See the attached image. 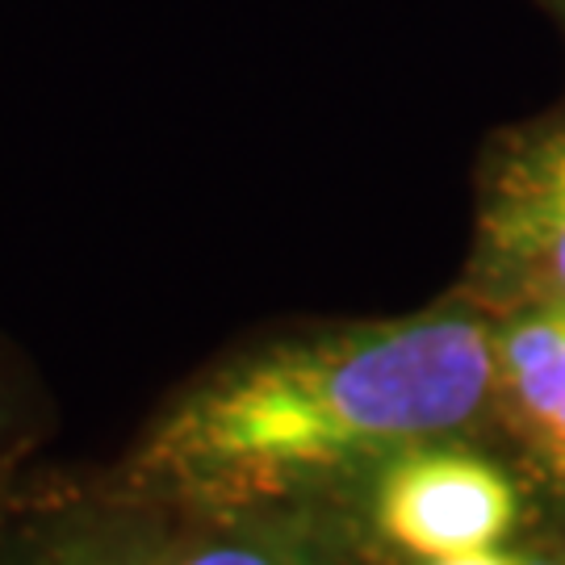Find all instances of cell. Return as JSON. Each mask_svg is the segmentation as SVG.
<instances>
[{
    "instance_id": "7",
    "label": "cell",
    "mask_w": 565,
    "mask_h": 565,
    "mask_svg": "<svg viewBox=\"0 0 565 565\" xmlns=\"http://www.w3.org/2000/svg\"><path fill=\"white\" fill-rule=\"evenodd\" d=\"M55 431V403L34 364L0 335V486L42 461Z\"/></svg>"
},
{
    "instance_id": "10",
    "label": "cell",
    "mask_w": 565,
    "mask_h": 565,
    "mask_svg": "<svg viewBox=\"0 0 565 565\" xmlns=\"http://www.w3.org/2000/svg\"><path fill=\"white\" fill-rule=\"evenodd\" d=\"M524 565H565V562H557V557H527L524 553Z\"/></svg>"
},
{
    "instance_id": "8",
    "label": "cell",
    "mask_w": 565,
    "mask_h": 565,
    "mask_svg": "<svg viewBox=\"0 0 565 565\" xmlns=\"http://www.w3.org/2000/svg\"><path fill=\"white\" fill-rule=\"evenodd\" d=\"M415 565H524V553H511L507 545L499 548H473V553H457V557H436V562Z\"/></svg>"
},
{
    "instance_id": "3",
    "label": "cell",
    "mask_w": 565,
    "mask_h": 565,
    "mask_svg": "<svg viewBox=\"0 0 565 565\" xmlns=\"http://www.w3.org/2000/svg\"><path fill=\"white\" fill-rule=\"evenodd\" d=\"M473 440H427L377 465L348 494L361 536L411 565L507 545L520 524V486Z\"/></svg>"
},
{
    "instance_id": "1",
    "label": "cell",
    "mask_w": 565,
    "mask_h": 565,
    "mask_svg": "<svg viewBox=\"0 0 565 565\" xmlns=\"http://www.w3.org/2000/svg\"><path fill=\"white\" fill-rule=\"evenodd\" d=\"M490 310L452 289L415 315L226 343L105 469L172 511H340L394 452L490 431Z\"/></svg>"
},
{
    "instance_id": "4",
    "label": "cell",
    "mask_w": 565,
    "mask_h": 565,
    "mask_svg": "<svg viewBox=\"0 0 565 565\" xmlns=\"http://www.w3.org/2000/svg\"><path fill=\"white\" fill-rule=\"evenodd\" d=\"M0 565H177V520L105 465H30L0 486Z\"/></svg>"
},
{
    "instance_id": "9",
    "label": "cell",
    "mask_w": 565,
    "mask_h": 565,
    "mask_svg": "<svg viewBox=\"0 0 565 565\" xmlns=\"http://www.w3.org/2000/svg\"><path fill=\"white\" fill-rule=\"evenodd\" d=\"M532 4L557 25V34H562V42H565V0H532Z\"/></svg>"
},
{
    "instance_id": "6",
    "label": "cell",
    "mask_w": 565,
    "mask_h": 565,
    "mask_svg": "<svg viewBox=\"0 0 565 565\" xmlns=\"http://www.w3.org/2000/svg\"><path fill=\"white\" fill-rule=\"evenodd\" d=\"M172 520L177 565H352L335 507L172 511Z\"/></svg>"
},
{
    "instance_id": "5",
    "label": "cell",
    "mask_w": 565,
    "mask_h": 565,
    "mask_svg": "<svg viewBox=\"0 0 565 565\" xmlns=\"http://www.w3.org/2000/svg\"><path fill=\"white\" fill-rule=\"evenodd\" d=\"M490 348V427L507 431L527 461L565 490V306L494 310Z\"/></svg>"
},
{
    "instance_id": "2",
    "label": "cell",
    "mask_w": 565,
    "mask_h": 565,
    "mask_svg": "<svg viewBox=\"0 0 565 565\" xmlns=\"http://www.w3.org/2000/svg\"><path fill=\"white\" fill-rule=\"evenodd\" d=\"M457 289L490 315L565 306V93L482 142Z\"/></svg>"
}]
</instances>
